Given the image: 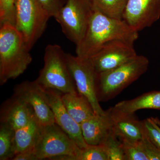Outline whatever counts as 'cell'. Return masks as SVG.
<instances>
[{"instance_id":"obj_28","label":"cell","mask_w":160,"mask_h":160,"mask_svg":"<svg viewBox=\"0 0 160 160\" xmlns=\"http://www.w3.org/2000/svg\"><path fill=\"white\" fill-rule=\"evenodd\" d=\"M12 160H38L37 157L32 152H25L16 154Z\"/></svg>"},{"instance_id":"obj_11","label":"cell","mask_w":160,"mask_h":160,"mask_svg":"<svg viewBox=\"0 0 160 160\" xmlns=\"http://www.w3.org/2000/svg\"><path fill=\"white\" fill-rule=\"evenodd\" d=\"M160 18V0H128L122 19L138 32L151 27Z\"/></svg>"},{"instance_id":"obj_15","label":"cell","mask_w":160,"mask_h":160,"mask_svg":"<svg viewBox=\"0 0 160 160\" xmlns=\"http://www.w3.org/2000/svg\"><path fill=\"white\" fill-rule=\"evenodd\" d=\"M84 140L88 145H102L115 134L109 116L95 114L81 124Z\"/></svg>"},{"instance_id":"obj_16","label":"cell","mask_w":160,"mask_h":160,"mask_svg":"<svg viewBox=\"0 0 160 160\" xmlns=\"http://www.w3.org/2000/svg\"><path fill=\"white\" fill-rule=\"evenodd\" d=\"M42 127V126L35 117L26 126L15 130L14 155L25 152H34Z\"/></svg>"},{"instance_id":"obj_10","label":"cell","mask_w":160,"mask_h":160,"mask_svg":"<svg viewBox=\"0 0 160 160\" xmlns=\"http://www.w3.org/2000/svg\"><path fill=\"white\" fill-rule=\"evenodd\" d=\"M13 94L24 100L42 126L55 123L54 115L43 87L35 81H24L14 87Z\"/></svg>"},{"instance_id":"obj_24","label":"cell","mask_w":160,"mask_h":160,"mask_svg":"<svg viewBox=\"0 0 160 160\" xmlns=\"http://www.w3.org/2000/svg\"><path fill=\"white\" fill-rule=\"evenodd\" d=\"M15 0H0V25L15 24Z\"/></svg>"},{"instance_id":"obj_9","label":"cell","mask_w":160,"mask_h":160,"mask_svg":"<svg viewBox=\"0 0 160 160\" xmlns=\"http://www.w3.org/2000/svg\"><path fill=\"white\" fill-rule=\"evenodd\" d=\"M137 55L132 43L114 40L106 43L89 59L99 73L122 66Z\"/></svg>"},{"instance_id":"obj_6","label":"cell","mask_w":160,"mask_h":160,"mask_svg":"<svg viewBox=\"0 0 160 160\" xmlns=\"http://www.w3.org/2000/svg\"><path fill=\"white\" fill-rule=\"evenodd\" d=\"M15 26L31 50L45 32L50 17L38 0H15Z\"/></svg>"},{"instance_id":"obj_19","label":"cell","mask_w":160,"mask_h":160,"mask_svg":"<svg viewBox=\"0 0 160 160\" xmlns=\"http://www.w3.org/2000/svg\"><path fill=\"white\" fill-rule=\"evenodd\" d=\"M128 0H92L93 9L112 18L122 19Z\"/></svg>"},{"instance_id":"obj_2","label":"cell","mask_w":160,"mask_h":160,"mask_svg":"<svg viewBox=\"0 0 160 160\" xmlns=\"http://www.w3.org/2000/svg\"><path fill=\"white\" fill-rule=\"evenodd\" d=\"M0 85L23 74L32 58L22 35L10 23L0 25Z\"/></svg>"},{"instance_id":"obj_21","label":"cell","mask_w":160,"mask_h":160,"mask_svg":"<svg viewBox=\"0 0 160 160\" xmlns=\"http://www.w3.org/2000/svg\"><path fill=\"white\" fill-rule=\"evenodd\" d=\"M120 141L126 160H149L143 149L141 140L134 142Z\"/></svg>"},{"instance_id":"obj_7","label":"cell","mask_w":160,"mask_h":160,"mask_svg":"<svg viewBox=\"0 0 160 160\" xmlns=\"http://www.w3.org/2000/svg\"><path fill=\"white\" fill-rule=\"evenodd\" d=\"M93 11L92 0H67L54 18L66 37L77 46L86 34Z\"/></svg>"},{"instance_id":"obj_23","label":"cell","mask_w":160,"mask_h":160,"mask_svg":"<svg viewBox=\"0 0 160 160\" xmlns=\"http://www.w3.org/2000/svg\"><path fill=\"white\" fill-rule=\"evenodd\" d=\"M102 145L106 148L109 160H126L121 142L115 134L110 136Z\"/></svg>"},{"instance_id":"obj_20","label":"cell","mask_w":160,"mask_h":160,"mask_svg":"<svg viewBox=\"0 0 160 160\" xmlns=\"http://www.w3.org/2000/svg\"><path fill=\"white\" fill-rule=\"evenodd\" d=\"M15 130L4 123L0 125V160L12 159L14 156Z\"/></svg>"},{"instance_id":"obj_18","label":"cell","mask_w":160,"mask_h":160,"mask_svg":"<svg viewBox=\"0 0 160 160\" xmlns=\"http://www.w3.org/2000/svg\"><path fill=\"white\" fill-rule=\"evenodd\" d=\"M114 107L129 113H134L140 109L160 110V91L149 92L132 99L122 101Z\"/></svg>"},{"instance_id":"obj_14","label":"cell","mask_w":160,"mask_h":160,"mask_svg":"<svg viewBox=\"0 0 160 160\" xmlns=\"http://www.w3.org/2000/svg\"><path fill=\"white\" fill-rule=\"evenodd\" d=\"M35 117L34 112L30 106L14 94L1 106V123L9 125L15 130L26 126Z\"/></svg>"},{"instance_id":"obj_12","label":"cell","mask_w":160,"mask_h":160,"mask_svg":"<svg viewBox=\"0 0 160 160\" xmlns=\"http://www.w3.org/2000/svg\"><path fill=\"white\" fill-rule=\"evenodd\" d=\"M44 89L54 115L55 123L81 149L85 148L88 145L83 138L81 125L72 117L64 106L62 99V93L55 89Z\"/></svg>"},{"instance_id":"obj_5","label":"cell","mask_w":160,"mask_h":160,"mask_svg":"<svg viewBox=\"0 0 160 160\" xmlns=\"http://www.w3.org/2000/svg\"><path fill=\"white\" fill-rule=\"evenodd\" d=\"M81 149L55 123L42 127L34 153L38 160H77Z\"/></svg>"},{"instance_id":"obj_29","label":"cell","mask_w":160,"mask_h":160,"mask_svg":"<svg viewBox=\"0 0 160 160\" xmlns=\"http://www.w3.org/2000/svg\"><path fill=\"white\" fill-rule=\"evenodd\" d=\"M152 120L154 121V122L159 126L160 128V120L157 118H151Z\"/></svg>"},{"instance_id":"obj_25","label":"cell","mask_w":160,"mask_h":160,"mask_svg":"<svg viewBox=\"0 0 160 160\" xmlns=\"http://www.w3.org/2000/svg\"><path fill=\"white\" fill-rule=\"evenodd\" d=\"M144 133L160 150V128L151 118L142 121Z\"/></svg>"},{"instance_id":"obj_4","label":"cell","mask_w":160,"mask_h":160,"mask_svg":"<svg viewBox=\"0 0 160 160\" xmlns=\"http://www.w3.org/2000/svg\"><path fill=\"white\" fill-rule=\"evenodd\" d=\"M44 62L35 80L39 85L44 89H55L62 93L78 92L68 66L66 53L59 45L46 46Z\"/></svg>"},{"instance_id":"obj_17","label":"cell","mask_w":160,"mask_h":160,"mask_svg":"<svg viewBox=\"0 0 160 160\" xmlns=\"http://www.w3.org/2000/svg\"><path fill=\"white\" fill-rule=\"evenodd\" d=\"M62 99L69 114L80 125L96 114L89 101L79 92L62 93Z\"/></svg>"},{"instance_id":"obj_8","label":"cell","mask_w":160,"mask_h":160,"mask_svg":"<svg viewBox=\"0 0 160 160\" xmlns=\"http://www.w3.org/2000/svg\"><path fill=\"white\" fill-rule=\"evenodd\" d=\"M66 56L78 92L88 99L96 114H105L106 111L100 106L97 96L98 73L90 59L81 58L70 53H66Z\"/></svg>"},{"instance_id":"obj_27","label":"cell","mask_w":160,"mask_h":160,"mask_svg":"<svg viewBox=\"0 0 160 160\" xmlns=\"http://www.w3.org/2000/svg\"><path fill=\"white\" fill-rule=\"evenodd\" d=\"M49 16L54 18L65 3L64 0H38Z\"/></svg>"},{"instance_id":"obj_22","label":"cell","mask_w":160,"mask_h":160,"mask_svg":"<svg viewBox=\"0 0 160 160\" xmlns=\"http://www.w3.org/2000/svg\"><path fill=\"white\" fill-rule=\"evenodd\" d=\"M77 160H109L103 145H88L81 149Z\"/></svg>"},{"instance_id":"obj_1","label":"cell","mask_w":160,"mask_h":160,"mask_svg":"<svg viewBox=\"0 0 160 160\" xmlns=\"http://www.w3.org/2000/svg\"><path fill=\"white\" fill-rule=\"evenodd\" d=\"M138 37V32L124 20L109 17L93 9L86 34L76 46V56L89 59L110 41L122 40L134 44Z\"/></svg>"},{"instance_id":"obj_13","label":"cell","mask_w":160,"mask_h":160,"mask_svg":"<svg viewBox=\"0 0 160 160\" xmlns=\"http://www.w3.org/2000/svg\"><path fill=\"white\" fill-rule=\"evenodd\" d=\"M115 134L120 141H138L143 137L142 121L135 117L134 113L121 111L112 107L106 110Z\"/></svg>"},{"instance_id":"obj_3","label":"cell","mask_w":160,"mask_h":160,"mask_svg":"<svg viewBox=\"0 0 160 160\" xmlns=\"http://www.w3.org/2000/svg\"><path fill=\"white\" fill-rule=\"evenodd\" d=\"M149 64L147 58L138 55L122 66L98 73L96 88L99 102L114 98L144 74L148 70Z\"/></svg>"},{"instance_id":"obj_26","label":"cell","mask_w":160,"mask_h":160,"mask_svg":"<svg viewBox=\"0 0 160 160\" xmlns=\"http://www.w3.org/2000/svg\"><path fill=\"white\" fill-rule=\"evenodd\" d=\"M141 142L149 160H160V149L152 142L144 132Z\"/></svg>"}]
</instances>
